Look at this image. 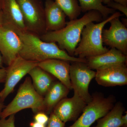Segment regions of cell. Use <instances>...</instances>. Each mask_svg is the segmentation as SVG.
Segmentation results:
<instances>
[{"instance_id": "6da1fadb", "label": "cell", "mask_w": 127, "mask_h": 127, "mask_svg": "<svg viewBox=\"0 0 127 127\" xmlns=\"http://www.w3.org/2000/svg\"><path fill=\"white\" fill-rule=\"evenodd\" d=\"M18 32L22 42V48L18 55L25 59L38 63L52 59L65 60L71 63L76 62L87 63L86 58L71 56L56 43L43 41L36 34L28 31Z\"/></svg>"}, {"instance_id": "7a4b0ae2", "label": "cell", "mask_w": 127, "mask_h": 127, "mask_svg": "<svg viewBox=\"0 0 127 127\" xmlns=\"http://www.w3.org/2000/svg\"><path fill=\"white\" fill-rule=\"evenodd\" d=\"M103 20L100 12L90 11L81 18L66 22L62 29L47 32L40 37L45 41L57 43L61 49L66 51L71 56L75 57V50L81 41L82 32L85 26L90 22H100Z\"/></svg>"}, {"instance_id": "3957f363", "label": "cell", "mask_w": 127, "mask_h": 127, "mask_svg": "<svg viewBox=\"0 0 127 127\" xmlns=\"http://www.w3.org/2000/svg\"><path fill=\"white\" fill-rule=\"evenodd\" d=\"M115 12L112 15L97 23L91 22L87 24L83 30L81 38L74 53V56L86 59L107 52L109 49L103 46L102 32L104 26L112 19L123 16Z\"/></svg>"}, {"instance_id": "277c9868", "label": "cell", "mask_w": 127, "mask_h": 127, "mask_svg": "<svg viewBox=\"0 0 127 127\" xmlns=\"http://www.w3.org/2000/svg\"><path fill=\"white\" fill-rule=\"evenodd\" d=\"M30 108L34 114L45 113L43 97L36 92L31 77H27L18 89L15 97L2 110L0 118H6L23 109Z\"/></svg>"}, {"instance_id": "5b68a950", "label": "cell", "mask_w": 127, "mask_h": 127, "mask_svg": "<svg viewBox=\"0 0 127 127\" xmlns=\"http://www.w3.org/2000/svg\"><path fill=\"white\" fill-rule=\"evenodd\" d=\"M116 101L113 95L105 97L102 94L94 93L92 95V100L87 103L81 115L68 127H90L112 108Z\"/></svg>"}, {"instance_id": "8992f818", "label": "cell", "mask_w": 127, "mask_h": 127, "mask_svg": "<svg viewBox=\"0 0 127 127\" xmlns=\"http://www.w3.org/2000/svg\"><path fill=\"white\" fill-rule=\"evenodd\" d=\"M71 63L70 80L74 94L88 103L92 99L89 87L91 81L95 77L96 71L89 68L85 63L76 62Z\"/></svg>"}, {"instance_id": "52a82bcc", "label": "cell", "mask_w": 127, "mask_h": 127, "mask_svg": "<svg viewBox=\"0 0 127 127\" xmlns=\"http://www.w3.org/2000/svg\"><path fill=\"white\" fill-rule=\"evenodd\" d=\"M38 64L37 62L27 60L18 55L6 68L5 85L0 92V102L4 103L8 95L14 91L18 82Z\"/></svg>"}, {"instance_id": "ba28073f", "label": "cell", "mask_w": 127, "mask_h": 127, "mask_svg": "<svg viewBox=\"0 0 127 127\" xmlns=\"http://www.w3.org/2000/svg\"><path fill=\"white\" fill-rule=\"evenodd\" d=\"M22 42L18 31L7 24L0 27V52L4 64L9 65L18 56Z\"/></svg>"}, {"instance_id": "9c48e42d", "label": "cell", "mask_w": 127, "mask_h": 127, "mask_svg": "<svg viewBox=\"0 0 127 127\" xmlns=\"http://www.w3.org/2000/svg\"><path fill=\"white\" fill-rule=\"evenodd\" d=\"M22 12L28 31L41 36L46 32L44 10L33 0H17Z\"/></svg>"}, {"instance_id": "30bf717a", "label": "cell", "mask_w": 127, "mask_h": 127, "mask_svg": "<svg viewBox=\"0 0 127 127\" xmlns=\"http://www.w3.org/2000/svg\"><path fill=\"white\" fill-rule=\"evenodd\" d=\"M108 29L102 31L103 43L111 48H115L127 55V28L116 17L110 21Z\"/></svg>"}, {"instance_id": "8fae6325", "label": "cell", "mask_w": 127, "mask_h": 127, "mask_svg": "<svg viewBox=\"0 0 127 127\" xmlns=\"http://www.w3.org/2000/svg\"><path fill=\"white\" fill-rule=\"evenodd\" d=\"M96 70L95 80L101 86L111 87L127 84V64L108 66Z\"/></svg>"}, {"instance_id": "7c38bea8", "label": "cell", "mask_w": 127, "mask_h": 127, "mask_svg": "<svg viewBox=\"0 0 127 127\" xmlns=\"http://www.w3.org/2000/svg\"><path fill=\"white\" fill-rule=\"evenodd\" d=\"M87 103L74 94L71 98H64L61 100L53 109L52 112L65 123L75 122L82 113Z\"/></svg>"}, {"instance_id": "4fadbf2b", "label": "cell", "mask_w": 127, "mask_h": 127, "mask_svg": "<svg viewBox=\"0 0 127 127\" xmlns=\"http://www.w3.org/2000/svg\"><path fill=\"white\" fill-rule=\"evenodd\" d=\"M70 62L61 59H48L38 63L43 70L56 78L70 90L72 89L70 78Z\"/></svg>"}, {"instance_id": "5bb4252c", "label": "cell", "mask_w": 127, "mask_h": 127, "mask_svg": "<svg viewBox=\"0 0 127 127\" xmlns=\"http://www.w3.org/2000/svg\"><path fill=\"white\" fill-rule=\"evenodd\" d=\"M1 10L4 23L11 26L18 32L27 31L17 0H2Z\"/></svg>"}, {"instance_id": "9a60e30c", "label": "cell", "mask_w": 127, "mask_h": 127, "mask_svg": "<svg viewBox=\"0 0 127 127\" xmlns=\"http://www.w3.org/2000/svg\"><path fill=\"white\" fill-rule=\"evenodd\" d=\"M87 64L92 70L120 64H127V56L115 48H111L101 55L87 58Z\"/></svg>"}, {"instance_id": "2e32d148", "label": "cell", "mask_w": 127, "mask_h": 127, "mask_svg": "<svg viewBox=\"0 0 127 127\" xmlns=\"http://www.w3.org/2000/svg\"><path fill=\"white\" fill-rule=\"evenodd\" d=\"M47 32L58 31L65 26L66 15L52 0H46L44 10Z\"/></svg>"}, {"instance_id": "e0dca14e", "label": "cell", "mask_w": 127, "mask_h": 127, "mask_svg": "<svg viewBox=\"0 0 127 127\" xmlns=\"http://www.w3.org/2000/svg\"><path fill=\"white\" fill-rule=\"evenodd\" d=\"M70 91L61 82L55 81L43 97L45 113L47 115L51 113L58 103L66 97Z\"/></svg>"}, {"instance_id": "ac0fdd59", "label": "cell", "mask_w": 127, "mask_h": 127, "mask_svg": "<svg viewBox=\"0 0 127 127\" xmlns=\"http://www.w3.org/2000/svg\"><path fill=\"white\" fill-rule=\"evenodd\" d=\"M28 74L32 80V84L36 91L44 97L55 81L54 77L38 66L32 68Z\"/></svg>"}, {"instance_id": "d6986e66", "label": "cell", "mask_w": 127, "mask_h": 127, "mask_svg": "<svg viewBox=\"0 0 127 127\" xmlns=\"http://www.w3.org/2000/svg\"><path fill=\"white\" fill-rule=\"evenodd\" d=\"M125 111L122 103H116L106 115L97 120V124L94 127H122V117Z\"/></svg>"}, {"instance_id": "ffe728a7", "label": "cell", "mask_w": 127, "mask_h": 127, "mask_svg": "<svg viewBox=\"0 0 127 127\" xmlns=\"http://www.w3.org/2000/svg\"><path fill=\"white\" fill-rule=\"evenodd\" d=\"M82 12L91 10H96L100 12L103 20L108 17L110 14L116 12L114 9L103 5V0H78Z\"/></svg>"}, {"instance_id": "44dd1931", "label": "cell", "mask_w": 127, "mask_h": 127, "mask_svg": "<svg viewBox=\"0 0 127 127\" xmlns=\"http://www.w3.org/2000/svg\"><path fill=\"white\" fill-rule=\"evenodd\" d=\"M70 20L77 19L82 10L77 0H55Z\"/></svg>"}, {"instance_id": "7402d4cb", "label": "cell", "mask_w": 127, "mask_h": 127, "mask_svg": "<svg viewBox=\"0 0 127 127\" xmlns=\"http://www.w3.org/2000/svg\"><path fill=\"white\" fill-rule=\"evenodd\" d=\"M104 4L107 5L106 6L109 8L116 10H118L125 15L126 17L127 16V6L122 4L120 3L115 2L113 1H105L103 2Z\"/></svg>"}, {"instance_id": "603a6c76", "label": "cell", "mask_w": 127, "mask_h": 127, "mask_svg": "<svg viewBox=\"0 0 127 127\" xmlns=\"http://www.w3.org/2000/svg\"><path fill=\"white\" fill-rule=\"evenodd\" d=\"M65 124L52 112L50 114L47 127H65Z\"/></svg>"}, {"instance_id": "cb8c5ba5", "label": "cell", "mask_w": 127, "mask_h": 127, "mask_svg": "<svg viewBox=\"0 0 127 127\" xmlns=\"http://www.w3.org/2000/svg\"><path fill=\"white\" fill-rule=\"evenodd\" d=\"M8 118H0V127H15V114H12Z\"/></svg>"}, {"instance_id": "d4e9b609", "label": "cell", "mask_w": 127, "mask_h": 127, "mask_svg": "<svg viewBox=\"0 0 127 127\" xmlns=\"http://www.w3.org/2000/svg\"><path fill=\"white\" fill-rule=\"evenodd\" d=\"M49 118L47 114L43 112H39L35 114L34 117L35 122L46 125H47Z\"/></svg>"}, {"instance_id": "484cf974", "label": "cell", "mask_w": 127, "mask_h": 127, "mask_svg": "<svg viewBox=\"0 0 127 127\" xmlns=\"http://www.w3.org/2000/svg\"><path fill=\"white\" fill-rule=\"evenodd\" d=\"M6 76V68H0V83H4Z\"/></svg>"}, {"instance_id": "4316f807", "label": "cell", "mask_w": 127, "mask_h": 127, "mask_svg": "<svg viewBox=\"0 0 127 127\" xmlns=\"http://www.w3.org/2000/svg\"><path fill=\"white\" fill-rule=\"evenodd\" d=\"M46 125H43L40 123L35 122H32L30 123V127H46Z\"/></svg>"}, {"instance_id": "83f0119b", "label": "cell", "mask_w": 127, "mask_h": 127, "mask_svg": "<svg viewBox=\"0 0 127 127\" xmlns=\"http://www.w3.org/2000/svg\"><path fill=\"white\" fill-rule=\"evenodd\" d=\"M113 1L115 2H118L122 4L127 6V0H103V3L105 1Z\"/></svg>"}, {"instance_id": "f1b7e54d", "label": "cell", "mask_w": 127, "mask_h": 127, "mask_svg": "<svg viewBox=\"0 0 127 127\" xmlns=\"http://www.w3.org/2000/svg\"><path fill=\"white\" fill-rule=\"evenodd\" d=\"M123 126L122 127H127V112L125 115H123L122 117Z\"/></svg>"}, {"instance_id": "f546056e", "label": "cell", "mask_w": 127, "mask_h": 127, "mask_svg": "<svg viewBox=\"0 0 127 127\" xmlns=\"http://www.w3.org/2000/svg\"><path fill=\"white\" fill-rule=\"evenodd\" d=\"M4 23L3 20V16L1 10H0V27Z\"/></svg>"}, {"instance_id": "4dcf8cb0", "label": "cell", "mask_w": 127, "mask_h": 127, "mask_svg": "<svg viewBox=\"0 0 127 127\" xmlns=\"http://www.w3.org/2000/svg\"><path fill=\"white\" fill-rule=\"evenodd\" d=\"M3 58H2V56L0 52V68H4L3 67Z\"/></svg>"}, {"instance_id": "1f68e13d", "label": "cell", "mask_w": 127, "mask_h": 127, "mask_svg": "<svg viewBox=\"0 0 127 127\" xmlns=\"http://www.w3.org/2000/svg\"><path fill=\"white\" fill-rule=\"evenodd\" d=\"M5 106L4 103L0 102V116L2 112V110L4 108Z\"/></svg>"}, {"instance_id": "d6a6232c", "label": "cell", "mask_w": 127, "mask_h": 127, "mask_svg": "<svg viewBox=\"0 0 127 127\" xmlns=\"http://www.w3.org/2000/svg\"><path fill=\"white\" fill-rule=\"evenodd\" d=\"M1 2H2V0H0V10H1Z\"/></svg>"}]
</instances>
